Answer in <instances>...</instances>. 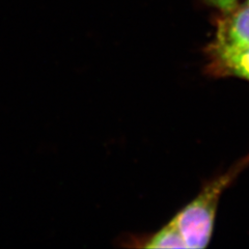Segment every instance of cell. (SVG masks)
I'll use <instances>...</instances> for the list:
<instances>
[{"label": "cell", "mask_w": 249, "mask_h": 249, "mask_svg": "<svg viewBox=\"0 0 249 249\" xmlns=\"http://www.w3.org/2000/svg\"><path fill=\"white\" fill-rule=\"evenodd\" d=\"M248 162V158L241 161L228 173L208 183L197 196L173 218L187 248H205L209 244L213 233L217 206L222 193Z\"/></svg>", "instance_id": "cell-1"}, {"label": "cell", "mask_w": 249, "mask_h": 249, "mask_svg": "<svg viewBox=\"0 0 249 249\" xmlns=\"http://www.w3.org/2000/svg\"><path fill=\"white\" fill-rule=\"evenodd\" d=\"M209 69L217 76L236 77L249 81V45L208 48Z\"/></svg>", "instance_id": "cell-2"}, {"label": "cell", "mask_w": 249, "mask_h": 249, "mask_svg": "<svg viewBox=\"0 0 249 249\" xmlns=\"http://www.w3.org/2000/svg\"><path fill=\"white\" fill-rule=\"evenodd\" d=\"M210 45L215 47L249 45V2L231 11L218 21L215 38Z\"/></svg>", "instance_id": "cell-3"}, {"label": "cell", "mask_w": 249, "mask_h": 249, "mask_svg": "<svg viewBox=\"0 0 249 249\" xmlns=\"http://www.w3.org/2000/svg\"><path fill=\"white\" fill-rule=\"evenodd\" d=\"M144 248H187L182 233L171 219L146 240Z\"/></svg>", "instance_id": "cell-4"}, {"label": "cell", "mask_w": 249, "mask_h": 249, "mask_svg": "<svg viewBox=\"0 0 249 249\" xmlns=\"http://www.w3.org/2000/svg\"><path fill=\"white\" fill-rule=\"evenodd\" d=\"M247 2H249V0H247Z\"/></svg>", "instance_id": "cell-5"}]
</instances>
